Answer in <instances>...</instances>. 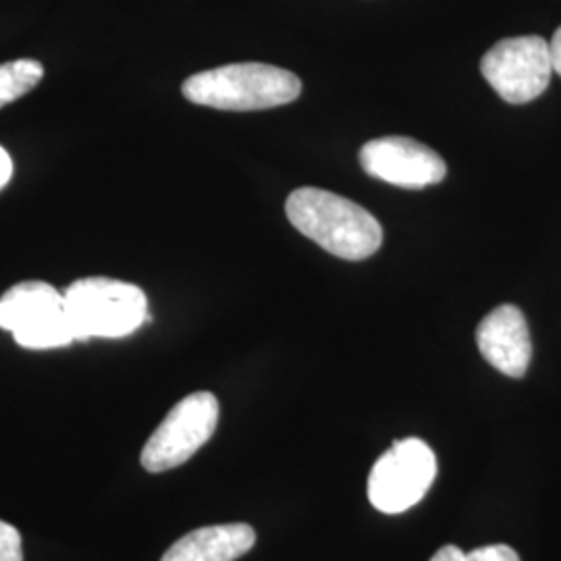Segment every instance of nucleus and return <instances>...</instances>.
<instances>
[{
    "label": "nucleus",
    "instance_id": "obj_6",
    "mask_svg": "<svg viewBox=\"0 0 561 561\" xmlns=\"http://www.w3.org/2000/svg\"><path fill=\"white\" fill-rule=\"evenodd\" d=\"M437 477L435 451L416 437L393 442L368 474V500L382 514H401L424 500Z\"/></svg>",
    "mask_w": 561,
    "mask_h": 561
},
{
    "label": "nucleus",
    "instance_id": "obj_1",
    "mask_svg": "<svg viewBox=\"0 0 561 561\" xmlns=\"http://www.w3.org/2000/svg\"><path fill=\"white\" fill-rule=\"evenodd\" d=\"M285 213L301 236L343 261L370 259L381 248V222L360 204L333 192L319 187L294 190Z\"/></svg>",
    "mask_w": 561,
    "mask_h": 561
},
{
    "label": "nucleus",
    "instance_id": "obj_11",
    "mask_svg": "<svg viewBox=\"0 0 561 561\" xmlns=\"http://www.w3.org/2000/svg\"><path fill=\"white\" fill-rule=\"evenodd\" d=\"M44 78L42 62L34 59L9 60L0 65V108L20 101Z\"/></svg>",
    "mask_w": 561,
    "mask_h": 561
},
{
    "label": "nucleus",
    "instance_id": "obj_7",
    "mask_svg": "<svg viewBox=\"0 0 561 561\" xmlns=\"http://www.w3.org/2000/svg\"><path fill=\"white\" fill-rule=\"evenodd\" d=\"M489 85L510 104L539 99L556 73L549 42L541 36L500 41L481 60Z\"/></svg>",
    "mask_w": 561,
    "mask_h": 561
},
{
    "label": "nucleus",
    "instance_id": "obj_10",
    "mask_svg": "<svg viewBox=\"0 0 561 561\" xmlns=\"http://www.w3.org/2000/svg\"><path fill=\"white\" fill-rule=\"evenodd\" d=\"M256 545L250 524H217L187 533L173 542L161 561H236Z\"/></svg>",
    "mask_w": 561,
    "mask_h": 561
},
{
    "label": "nucleus",
    "instance_id": "obj_5",
    "mask_svg": "<svg viewBox=\"0 0 561 561\" xmlns=\"http://www.w3.org/2000/svg\"><path fill=\"white\" fill-rule=\"evenodd\" d=\"M221 416L219 400L210 391H196L171 408L141 449L144 470L159 474L190 460L210 442Z\"/></svg>",
    "mask_w": 561,
    "mask_h": 561
},
{
    "label": "nucleus",
    "instance_id": "obj_2",
    "mask_svg": "<svg viewBox=\"0 0 561 561\" xmlns=\"http://www.w3.org/2000/svg\"><path fill=\"white\" fill-rule=\"evenodd\" d=\"M194 104L217 111H264L298 101L301 81L296 73L266 62H231L194 73L181 85Z\"/></svg>",
    "mask_w": 561,
    "mask_h": 561
},
{
    "label": "nucleus",
    "instance_id": "obj_9",
    "mask_svg": "<svg viewBox=\"0 0 561 561\" xmlns=\"http://www.w3.org/2000/svg\"><path fill=\"white\" fill-rule=\"evenodd\" d=\"M477 345L482 358L505 377L522 379L533 360V340L520 308L497 306L477 329Z\"/></svg>",
    "mask_w": 561,
    "mask_h": 561
},
{
    "label": "nucleus",
    "instance_id": "obj_14",
    "mask_svg": "<svg viewBox=\"0 0 561 561\" xmlns=\"http://www.w3.org/2000/svg\"><path fill=\"white\" fill-rule=\"evenodd\" d=\"M13 178V161L9 152L0 146V190L7 187V183Z\"/></svg>",
    "mask_w": 561,
    "mask_h": 561
},
{
    "label": "nucleus",
    "instance_id": "obj_13",
    "mask_svg": "<svg viewBox=\"0 0 561 561\" xmlns=\"http://www.w3.org/2000/svg\"><path fill=\"white\" fill-rule=\"evenodd\" d=\"M0 561H23L20 530L0 520Z\"/></svg>",
    "mask_w": 561,
    "mask_h": 561
},
{
    "label": "nucleus",
    "instance_id": "obj_15",
    "mask_svg": "<svg viewBox=\"0 0 561 561\" xmlns=\"http://www.w3.org/2000/svg\"><path fill=\"white\" fill-rule=\"evenodd\" d=\"M549 48H551L553 69H556L558 76H561V25L558 27V32L553 34V41L549 42Z\"/></svg>",
    "mask_w": 561,
    "mask_h": 561
},
{
    "label": "nucleus",
    "instance_id": "obj_3",
    "mask_svg": "<svg viewBox=\"0 0 561 561\" xmlns=\"http://www.w3.org/2000/svg\"><path fill=\"white\" fill-rule=\"evenodd\" d=\"M65 308L76 341L92 337L121 340L136 333L146 321L148 298L138 285L106 277H85L69 285Z\"/></svg>",
    "mask_w": 561,
    "mask_h": 561
},
{
    "label": "nucleus",
    "instance_id": "obj_12",
    "mask_svg": "<svg viewBox=\"0 0 561 561\" xmlns=\"http://www.w3.org/2000/svg\"><path fill=\"white\" fill-rule=\"evenodd\" d=\"M431 561H520V556L510 545H486L463 553L456 545H445Z\"/></svg>",
    "mask_w": 561,
    "mask_h": 561
},
{
    "label": "nucleus",
    "instance_id": "obj_4",
    "mask_svg": "<svg viewBox=\"0 0 561 561\" xmlns=\"http://www.w3.org/2000/svg\"><path fill=\"white\" fill-rule=\"evenodd\" d=\"M0 329L25 350H57L76 341L65 294L44 280H23L0 298Z\"/></svg>",
    "mask_w": 561,
    "mask_h": 561
},
{
    "label": "nucleus",
    "instance_id": "obj_8",
    "mask_svg": "<svg viewBox=\"0 0 561 561\" xmlns=\"http://www.w3.org/2000/svg\"><path fill=\"white\" fill-rule=\"evenodd\" d=\"M358 159L370 178L405 190L437 185L447 175V164L435 150L401 136L366 141Z\"/></svg>",
    "mask_w": 561,
    "mask_h": 561
}]
</instances>
